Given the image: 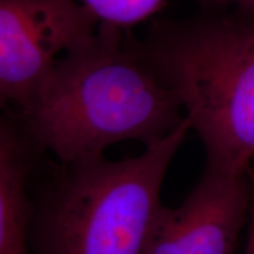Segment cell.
<instances>
[{"label": "cell", "mask_w": 254, "mask_h": 254, "mask_svg": "<svg viewBox=\"0 0 254 254\" xmlns=\"http://www.w3.org/2000/svg\"><path fill=\"white\" fill-rule=\"evenodd\" d=\"M99 20L75 0H0V103L25 106L56 62L90 39Z\"/></svg>", "instance_id": "obj_4"}, {"label": "cell", "mask_w": 254, "mask_h": 254, "mask_svg": "<svg viewBox=\"0 0 254 254\" xmlns=\"http://www.w3.org/2000/svg\"><path fill=\"white\" fill-rule=\"evenodd\" d=\"M211 1L217 2V4L227 5L233 4L238 8L249 9V11H254V0H211Z\"/></svg>", "instance_id": "obj_9"}, {"label": "cell", "mask_w": 254, "mask_h": 254, "mask_svg": "<svg viewBox=\"0 0 254 254\" xmlns=\"http://www.w3.org/2000/svg\"><path fill=\"white\" fill-rule=\"evenodd\" d=\"M250 173H251V176H252V179H253V185H254V171L252 170V167L250 168Z\"/></svg>", "instance_id": "obj_10"}, {"label": "cell", "mask_w": 254, "mask_h": 254, "mask_svg": "<svg viewBox=\"0 0 254 254\" xmlns=\"http://www.w3.org/2000/svg\"><path fill=\"white\" fill-rule=\"evenodd\" d=\"M44 151L5 111L0 120V254H32L30 180Z\"/></svg>", "instance_id": "obj_6"}, {"label": "cell", "mask_w": 254, "mask_h": 254, "mask_svg": "<svg viewBox=\"0 0 254 254\" xmlns=\"http://www.w3.org/2000/svg\"><path fill=\"white\" fill-rule=\"evenodd\" d=\"M140 56L179 99L206 155L205 170L249 172L254 160V11L153 20Z\"/></svg>", "instance_id": "obj_2"}, {"label": "cell", "mask_w": 254, "mask_h": 254, "mask_svg": "<svg viewBox=\"0 0 254 254\" xmlns=\"http://www.w3.org/2000/svg\"><path fill=\"white\" fill-rule=\"evenodd\" d=\"M185 120L136 157L59 164L32 195V254H144Z\"/></svg>", "instance_id": "obj_3"}, {"label": "cell", "mask_w": 254, "mask_h": 254, "mask_svg": "<svg viewBox=\"0 0 254 254\" xmlns=\"http://www.w3.org/2000/svg\"><path fill=\"white\" fill-rule=\"evenodd\" d=\"M244 254H254V202L251 211V218L247 225V239Z\"/></svg>", "instance_id": "obj_8"}, {"label": "cell", "mask_w": 254, "mask_h": 254, "mask_svg": "<svg viewBox=\"0 0 254 254\" xmlns=\"http://www.w3.org/2000/svg\"><path fill=\"white\" fill-rule=\"evenodd\" d=\"M253 196L250 170L241 176L205 170L182 204L161 206L144 254H234Z\"/></svg>", "instance_id": "obj_5"}, {"label": "cell", "mask_w": 254, "mask_h": 254, "mask_svg": "<svg viewBox=\"0 0 254 254\" xmlns=\"http://www.w3.org/2000/svg\"><path fill=\"white\" fill-rule=\"evenodd\" d=\"M183 111L131 34L99 24L86 43L57 60L25 106L7 112L41 150L71 165L101 157L122 141L150 145L185 120Z\"/></svg>", "instance_id": "obj_1"}, {"label": "cell", "mask_w": 254, "mask_h": 254, "mask_svg": "<svg viewBox=\"0 0 254 254\" xmlns=\"http://www.w3.org/2000/svg\"><path fill=\"white\" fill-rule=\"evenodd\" d=\"M99 24L127 30L147 20L164 7L167 0H80Z\"/></svg>", "instance_id": "obj_7"}]
</instances>
